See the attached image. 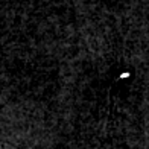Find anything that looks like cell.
Here are the masks:
<instances>
[{"mask_svg": "<svg viewBox=\"0 0 149 149\" xmlns=\"http://www.w3.org/2000/svg\"><path fill=\"white\" fill-rule=\"evenodd\" d=\"M11 146H14L15 149H23V148H20V146H17V145H11Z\"/></svg>", "mask_w": 149, "mask_h": 149, "instance_id": "obj_1", "label": "cell"}]
</instances>
